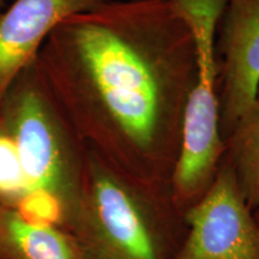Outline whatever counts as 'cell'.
I'll use <instances>...</instances> for the list:
<instances>
[{
	"instance_id": "6da1fadb",
	"label": "cell",
	"mask_w": 259,
	"mask_h": 259,
	"mask_svg": "<svg viewBox=\"0 0 259 259\" xmlns=\"http://www.w3.org/2000/svg\"><path fill=\"white\" fill-rule=\"evenodd\" d=\"M36 63L89 147L136 179L170 189L197 50L169 0H109L71 16Z\"/></svg>"
},
{
	"instance_id": "7a4b0ae2",
	"label": "cell",
	"mask_w": 259,
	"mask_h": 259,
	"mask_svg": "<svg viewBox=\"0 0 259 259\" xmlns=\"http://www.w3.org/2000/svg\"><path fill=\"white\" fill-rule=\"evenodd\" d=\"M0 127L14 141L27 181L28 196L18 211L70 233L82 198L88 144L52 94L36 59L3 96Z\"/></svg>"
},
{
	"instance_id": "3957f363",
	"label": "cell",
	"mask_w": 259,
	"mask_h": 259,
	"mask_svg": "<svg viewBox=\"0 0 259 259\" xmlns=\"http://www.w3.org/2000/svg\"><path fill=\"white\" fill-rule=\"evenodd\" d=\"M187 232L170 189L136 179L88 145L70 231L85 259H174Z\"/></svg>"
},
{
	"instance_id": "277c9868",
	"label": "cell",
	"mask_w": 259,
	"mask_h": 259,
	"mask_svg": "<svg viewBox=\"0 0 259 259\" xmlns=\"http://www.w3.org/2000/svg\"><path fill=\"white\" fill-rule=\"evenodd\" d=\"M189 25L197 50V76L184 116L180 153L170 181L181 212L196 205L213 184L226 144L219 124L216 31L227 0H169Z\"/></svg>"
},
{
	"instance_id": "5b68a950",
	"label": "cell",
	"mask_w": 259,
	"mask_h": 259,
	"mask_svg": "<svg viewBox=\"0 0 259 259\" xmlns=\"http://www.w3.org/2000/svg\"><path fill=\"white\" fill-rule=\"evenodd\" d=\"M189 232L174 259H259V226L223 155L213 184L185 213Z\"/></svg>"
},
{
	"instance_id": "8992f818",
	"label": "cell",
	"mask_w": 259,
	"mask_h": 259,
	"mask_svg": "<svg viewBox=\"0 0 259 259\" xmlns=\"http://www.w3.org/2000/svg\"><path fill=\"white\" fill-rule=\"evenodd\" d=\"M219 124L226 141L259 87V0H227L216 31Z\"/></svg>"
},
{
	"instance_id": "52a82bcc",
	"label": "cell",
	"mask_w": 259,
	"mask_h": 259,
	"mask_svg": "<svg viewBox=\"0 0 259 259\" xmlns=\"http://www.w3.org/2000/svg\"><path fill=\"white\" fill-rule=\"evenodd\" d=\"M109 0H16L0 15V101L64 19Z\"/></svg>"
},
{
	"instance_id": "ba28073f",
	"label": "cell",
	"mask_w": 259,
	"mask_h": 259,
	"mask_svg": "<svg viewBox=\"0 0 259 259\" xmlns=\"http://www.w3.org/2000/svg\"><path fill=\"white\" fill-rule=\"evenodd\" d=\"M0 259H85L71 233L0 205Z\"/></svg>"
},
{
	"instance_id": "9c48e42d",
	"label": "cell",
	"mask_w": 259,
	"mask_h": 259,
	"mask_svg": "<svg viewBox=\"0 0 259 259\" xmlns=\"http://www.w3.org/2000/svg\"><path fill=\"white\" fill-rule=\"evenodd\" d=\"M240 191L252 211L259 209V87L255 97L225 141Z\"/></svg>"
},
{
	"instance_id": "30bf717a",
	"label": "cell",
	"mask_w": 259,
	"mask_h": 259,
	"mask_svg": "<svg viewBox=\"0 0 259 259\" xmlns=\"http://www.w3.org/2000/svg\"><path fill=\"white\" fill-rule=\"evenodd\" d=\"M27 196V181L17 148L0 127V205L19 209Z\"/></svg>"
},
{
	"instance_id": "8fae6325",
	"label": "cell",
	"mask_w": 259,
	"mask_h": 259,
	"mask_svg": "<svg viewBox=\"0 0 259 259\" xmlns=\"http://www.w3.org/2000/svg\"><path fill=\"white\" fill-rule=\"evenodd\" d=\"M253 213H254V218H255V220H257V222H258V226H259V209L254 210Z\"/></svg>"
},
{
	"instance_id": "7c38bea8",
	"label": "cell",
	"mask_w": 259,
	"mask_h": 259,
	"mask_svg": "<svg viewBox=\"0 0 259 259\" xmlns=\"http://www.w3.org/2000/svg\"><path fill=\"white\" fill-rule=\"evenodd\" d=\"M3 2V0H0V3H2Z\"/></svg>"
}]
</instances>
